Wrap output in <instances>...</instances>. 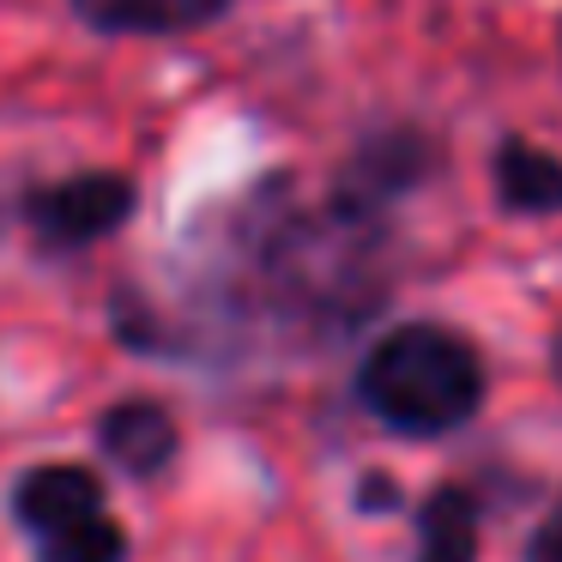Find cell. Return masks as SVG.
Instances as JSON below:
<instances>
[{
    "instance_id": "cell-1",
    "label": "cell",
    "mask_w": 562,
    "mask_h": 562,
    "mask_svg": "<svg viewBox=\"0 0 562 562\" xmlns=\"http://www.w3.org/2000/svg\"><path fill=\"white\" fill-rule=\"evenodd\" d=\"M357 405L400 436H448L484 405V363L453 327L412 321L369 345L357 363Z\"/></svg>"
},
{
    "instance_id": "cell-2",
    "label": "cell",
    "mask_w": 562,
    "mask_h": 562,
    "mask_svg": "<svg viewBox=\"0 0 562 562\" xmlns=\"http://www.w3.org/2000/svg\"><path fill=\"white\" fill-rule=\"evenodd\" d=\"M13 526L37 562H127V526L110 514L103 477L79 460H49L13 477Z\"/></svg>"
},
{
    "instance_id": "cell-3",
    "label": "cell",
    "mask_w": 562,
    "mask_h": 562,
    "mask_svg": "<svg viewBox=\"0 0 562 562\" xmlns=\"http://www.w3.org/2000/svg\"><path fill=\"white\" fill-rule=\"evenodd\" d=\"M134 182L115 170H79L61 182H37L19 200V218H25L31 243L43 255H79V248H98L103 236H115L134 218Z\"/></svg>"
},
{
    "instance_id": "cell-4",
    "label": "cell",
    "mask_w": 562,
    "mask_h": 562,
    "mask_svg": "<svg viewBox=\"0 0 562 562\" xmlns=\"http://www.w3.org/2000/svg\"><path fill=\"white\" fill-rule=\"evenodd\" d=\"M429 164H436V151H429V139L417 134V127H387V134H375V139L357 146L351 170L339 176L333 206L369 224L400 188H412L417 176H429Z\"/></svg>"
},
{
    "instance_id": "cell-5",
    "label": "cell",
    "mask_w": 562,
    "mask_h": 562,
    "mask_svg": "<svg viewBox=\"0 0 562 562\" xmlns=\"http://www.w3.org/2000/svg\"><path fill=\"white\" fill-rule=\"evenodd\" d=\"M176 448H182V429H176L170 405H158V400H115L98 417V453L127 477L170 472Z\"/></svg>"
},
{
    "instance_id": "cell-6",
    "label": "cell",
    "mask_w": 562,
    "mask_h": 562,
    "mask_svg": "<svg viewBox=\"0 0 562 562\" xmlns=\"http://www.w3.org/2000/svg\"><path fill=\"white\" fill-rule=\"evenodd\" d=\"M79 25L103 37H182L224 19L236 0H67Z\"/></svg>"
},
{
    "instance_id": "cell-7",
    "label": "cell",
    "mask_w": 562,
    "mask_h": 562,
    "mask_svg": "<svg viewBox=\"0 0 562 562\" xmlns=\"http://www.w3.org/2000/svg\"><path fill=\"white\" fill-rule=\"evenodd\" d=\"M417 562H477V502L460 484H436L417 508Z\"/></svg>"
},
{
    "instance_id": "cell-8",
    "label": "cell",
    "mask_w": 562,
    "mask_h": 562,
    "mask_svg": "<svg viewBox=\"0 0 562 562\" xmlns=\"http://www.w3.org/2000/svg\"><path fill=\"white\" fill-rule=\"evenodd\" d=\"M496 200L508 212H562V158L526 139H502L496 146Z\"/></svg>"
},
{
    "instance_id": "cell-9",
    "label": "cell",
    "mask_w": 562,
    "mask_h": 562,
    "mask_svg": "<svg viewBox=\"0 0 562 562\" xmlns=\"http://www.w3.org/2000/svg\"><path fill=\"white\" fill-rule=\"evenodd\" d=\"M526 562H562V502L538 520L532 544H526Z\"/></svg>"
},
{
    "instance_id": "cell-10",
    "label": "cell",
    "mask_w": 562,
    "mask_h": 562,
    "mask_svg": "<svg viewBox=\"0 0 562 562\" xmlns=\"http://www.w3.org/2000/svg\"><path fill=\"white\" fill-rule=\"evenodd\" d=\"M393 502H400V484H393V477H363V508L369 514L393 508Z\"/></svg>"
}]
</instances>
